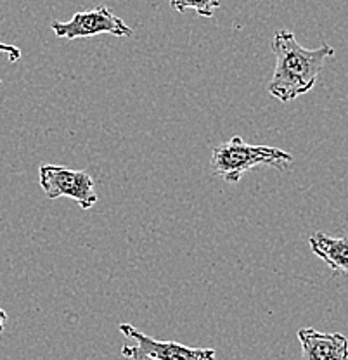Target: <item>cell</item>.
Wrapping results in <instances>:
<instances>
[{
    "label": "cell",
    "mask_w": 348,
    "mask_h": 360,
    "mask_svg": "<svg viewBox=\"0 0 348 360\" xmlns=\"http://www.w3.org/2000/svg\"><path fill=\"white\" fill-rule=\"evenodd\" d=\"M120 331L136 341L122 348V355L132 360H217V350L213 348H194L175 341L155 340L130 324H120Z\"/></svg>",
    "instance_id": "cell-4"
},
{
    "label": "cell",
    "mask_w": 348,
    "mask_h": 360,
    "mask_svg": "<svg viewBox=\"0 0 348 360\" xmlns=\"http://www.w3.org/2000/svg\"><path fill=\"white\" fill-rule=\"evenodd\" d=\"M293 156L290 153L269 146L246 144L239 135L217 146L212 151L210 168L213 175L227 184H238L246 172L257 167H272L276 170H290Z\"/></svg>",
    "instance_id": "cell-2"
},
{
    "label": "cell",
    "mask_w": 348,
    "mask_h": 360,
    "mask_svg": "<svg viewBox=\"0 0 348 360\" xmlns=\"http://www.w3.org/2000/svg\"><path fill=\"white\" fill-rule=\"evenodd\" d=\"M170 6L179 14L186 13L187 9H193L200 16L212 18L213 13L220 7V0H170Z\"/></svg>",
    "instance_id": "cell-8"
},
{
    "label": "cell",
    "mask_w": 348,
    "mask_h": 360,
    "mask_svg": "<svg viewBox=\"0 0 348 360\" xmlns=\"http://www.w3.org/2000/svg\"><path fill=\"white\" fill-rule=\"evenodd\" d=\"M39 182L49 200L70 198L82 210H91L97 202L96 182L84 170H71L61 165H40Z\"/></svg>",
    "instance_id": "cell-3"
},
{
    "label": "cell",
    "mask_w": 348,
    "mask_h": 360,
    "mask_svg": "<svg viewBox=\"0 0 348 360\" xmlns=\"http://www.w3.org/2000/svg\"><path fill=\"white\" fill-rule=\"evenodd\" d=\"M0 85H2V80H0Z\"/></svg>",
    "instance_id": "cell-11"
},
{
    "label": "cell",
    "mask_w": 348,
    "mask_h": 360,
    "mask_svg": "<svg viewBox=\"0 0 348 360\" xmlns=\"http://www.w3.org/2000/svg\"><path fill=\"white\" fill-rule=\"evenodd\" d=\"M51 28L58 39H66L70 42L77 39L101 35V33H110L115 37L134 35V30L106 6H101L92 11H84V13H75L70 21H54Z\"/></svg>",
    "instance_id": "cell-5"
},
{
    "label": "cell",
    "mask_w": 348,
    "mask_h": 360,
    "mask_svg": "<svg viewBox=\"0 0 348 360\" xmlns=\"http://www.w3.org/2000/svg\"><path fill=\"white\" fill-rule=\"evenodd\" d=\"M302 360H348V340L340 333H321L312 328L298 331Z\"/></svg>",
    "instance_id": "cell-6"
},
{
    "label": "cell",
    "mask_w": 348,
    "mask_h": 360,
    "mask_svg": "<svg viewBox=\"0 0 348 360\" xmlns=\"http://www.w3.org/2000/svg\"><path fill=\"white\" fill-rule=\"evenodd\" d=\"M312 253L319 257L333 272L348 276V238H335L324 232H314L309 238Z\"/></svg>",
    "instance_id": "cell-7"
},
{
    "label": "cell",
    "mask_w": 348,
    "mask_h": 360,
    "mask_svg": "<svg viewBox=\"0 0 348 360\" xmlns=\"http://www.w3.org/2000/svg\"><path fill=\"white\" fill-rule=\"evenodd\" d=\"M0 52H2V54H6L7 58H9L11 63L18 61V59L21 58V49L16 47V45L0 42Z\"/></svg>",
    "instance_id": "cell-9"
},
{
    "label": "cell",
    "mask_w": 348,
    "mask_h": 360,
    "mask_svg": "<svg viewBox=\"0 0 348 360\" xmlns=\"http://www.w3.org/2000/svg\"><path fill=\"white\" fill-rule=\"evenodd\" d=\"M6 322H7V314L0 309V333H4V328H6Z\"/></svg>",
    "instance_id": "cell-10"
},
{
    "label": "cell",
    "mask_w": 348,
    "mask_h": 360,
    "mask_svg": "<svg viewBox=\"0 0 348 360\" xmlns=\"http://www.w3.org/2000/svg\"><path fill=\"white\" fill-rule=\"evenodd\" d=\"M276 56L274 75L269 94L281 103H290L310 92L324 68V61L335 56V49L323 42L317 49H305L290 30H279L272 40Z\"/></svg>",
    "instance_id": "cell-1"
}]
</instances>
